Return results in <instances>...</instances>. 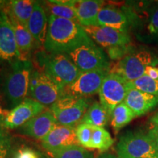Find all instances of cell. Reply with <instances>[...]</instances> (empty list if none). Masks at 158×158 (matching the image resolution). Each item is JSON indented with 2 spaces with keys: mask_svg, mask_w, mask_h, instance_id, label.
<instances>
[{
  "mask_svg": "<svg viewBox=\"0 0 158 158\" xmlns=\"http://www.w3.org/2000/svg\"><path fill=\"white\" fill-rule=\"evenodd\" d=\"M19 57L13 25L5 8L0 10V58L13 62Z\"/></svg>",
  "mask_w": 158,
  "mask_h": 158,
  "instance_id": "4fadbf2b",
  "label": "cell"
},
{
  "mask_svg": "<svg viewBox=\"0 0 158 158\" xmlns=\"http://www.w3.org/2000/svg\"><path fill=\"white\" fill-rule=\"evenodd\" d=\"M104 5L101 0H80L76 1L75 9L78 23L82 27L97 26V19Z\"/></svg>",
  "mask_w": 158,
  "mask_h": 158,
  "instance_id": "d6986e66",
  "label": "cell"
},
{
  "mask_svg": "<svg viewBox=\"0 0 158 158\" xmlns=\"http://www.w3.org/2000/svg\"><path fill=\"white\" fill-rule=\"evenodd\" d=\"M45 106L31 98H26L19 105L9 111L2 121L7 129H15L21 127L29 120L43 113Z\"/></svg>",
  "mask_w": 158,
  "mask_h": 158,
  "instance_id": "8fae6325",
  "label": "cell"
},
{
  "mask_svg": "<svg viewBox=\"0 0 158 158\" xmlns=\"http://www.w3.org/2000/svg\"><path fill=\"white\" fill-rule=\"evenodd\" d=\"M150 122H151L152 124H154L155 125L158 126V111L153 116H152Z\"/></svg>",
  "mask_w": 158,
  "mask_h": 158,
  "instance_id": "836d02e7",
  "label": "cell"
},
{
  "mask_svg": "<svg viewBox=\"0 0 158 158\" xmlns=\"http://www.w3.org/2000/svg\"><path fill=\"white\" fill-rule=\"evenodd\" d=\"M32 70V64L29 60L16 59L12 62L11 70L6 78L5 92L7 100L14 108L28 95Z\"/></svg>",
  "mask_w": 158,
  "mask_h": 158,
  "instance_id": "277c9868",
  "label": "cell"
},
{
  "mask_svg": "<svg viewBox=\"0 0 158 158\" xmlns=\"http://www.w3.org/2000/svg\"><path fill=\"white\" fill-rule=\"evenodd\" d=\"M124 102L137 117L145 115L157 107L158 97L130 88L127 91Z\"/></svg>",
  "mask_w": 158,
  "mask_h": 158,
  "instance_id": "2e32d148",
  "label": "cell"
},
{
  "mask_svg": "<svg viewBox=\"0 0 158 158\" xmlns=\"http://www.w3.org/2000/svg\"><path fill=\"white\" fill-rule=\"evenodd\" d=\"M118 158H121V157H118Z\"/></svg>",
  "mask_w": 158,
  "mask_h": 158,
  "instance_id": "d590c367",
  "label": "cell"
},
{
  "mask_svg": "<svg viewBox=\"0 0 158 158\" xmlns=\"http://www.w3.org/2000/svg\"><path fill=\"white\" fill-rule=\"evenodd\" d=\"M35 3V2L31 0H14L7 4L5 10L8 15L27 27L29 18L34 9Z\"/></svg>",
  "mask_w": 158,
  "mask_h": 158,
  "instance_id": "44dd1931",
  "label": "cell"
},
{
  "mask_svg": "<svg viewBox=\"0 0 158 158\" xmlns=\"http://www.w3.org/2000/svg\"><path fill=\"white\" fill-rule=\"evenodd\" d=\"M147 133L150 136V138L153 140V141L155 142L156 147L158 149V126L152 124Z\"/></svg>",
  "mask_w": 158,
  "mask_h": 158,
  "instance_id": "1f68e13d",
  "label": "cell"
},
{
  "mask_svg": "<svg viewBox=\"0 0 158 158\" xmlns=\"http://www.w3.org/2000/svg\"><path fill=\"white\" fill-rule=\"evenodd\" d=\"M37 62L42 71L62 89L72 84L81 73L66 54H51L41 51L37 54Z\"/></svg>",
  "mask_w": 158,
  "mask_h": 158,
  "instance_id": "7a4b0ae2",
  "label": "cell"
},
{
  "mask_svg": "<svg viewBox=\"0 0 158 158\" xmlns=\"http://www.w3.org/2000/svg\"><path fill=\"white\" fill-rule=\"evenodd\" d=\"M110 70L100 69L81 72L72 84L63 89L62 95L75 98H89L98 93Z\"/></svg>",
  "mask_w": 158,
  "mask_h": 158,
  "instance_id": "9c48e42d",
  "label": "cell"
},
{
  "mask_svg": "<svg viewBox=\"0 0 158 158\" xmlns=\"http://www.w3.org/2000/svg\"><path fill=\"white\" fill-rule=\"evenodd\" d=\"M90 102L89 98H75L62 95L51 106V110L58 124L76 127L89 108Z\"/></svg>",
  "mask_w": 158,
  "mask_h": 158,
  "instance_id": "52a82bcc",
  "label": "cell"
},
{
  "mask_svg": "<svg viewBox=\"0 0 158 158\" xmlns=\"http://www.w3.org/2000/svg\"><path fill=\"white\" fill-rule=\"evenodd\" d=\"M57 124L56 118L51 110H44L22 126L25 135L42 140Z\"/></svg>",
  "mask_w": 158,
  "mask_h": 158,
  "instance_id": "e0dca14e",
  "label": "cell"
},
{
  "mask_svg": "<svg viewBox=\"0 0 158 158\" xmlns=\"http://www.w3.org/2000/svg\"><path fill=\"white\" fill-rule=\"evenodd\" d=\"M117 157L121 158H158V149L148 133L129 131L119 138Z\"/></svg>",
  "mask_w": 158,
  "mask_h": 158,
  "instance_id": "5b68a950",
  "label": "cell"
},
{
  "mask_svg": "<svg viewBox=\"0 0 158 158\" xmlns=\"http://www.w3.org/2000/svg\"><path fill=\"white\" fill-rule=\"evenodd\" d=\"M158 65V55L147 48H135L120 59L110 72L118 74L127 82L135 81L145 75L149 67Z\"/></svg>",
  "mask_w": 158,
  "mask_h": 158,
  "instance_id": "3957f363",
  "label": "cell"
},
{
  "mask_svg": "<svg viewBox=\"0 0 158 158\" xmlns=\"http://www.w3.org/2000/svg\"><path fill=\"white\" fill-rule=\"evenodd\" d=\"M143 32L139 33L138 39L144 43L158 44V5L149 10Z\"/></svg>",
  "mask_w": 158,
  "mask_h": 158,
  "instance_id": "cb8c5ba5",
  "label": "cell"
},
{
  "mask_svg": "<svg viewBox=\"0 0 158 158\" xmlns=\"http://www.w3.org/2000/svg\"><path fill=\"white\" fill-rule=\"evenodd\" d=\"M136 117L124 102L118 105L110 115V124L116 133L125 127Z\"/></svg>",
  "mask_w": 158,
  "mask_h": 158,
  "instance_id": "d4e9b609",
  "label": "cell"
},
{
  "mask_svg": "<svg viewBox=\"0 0 158 158\" xmlns=\"http://www.w3.org/2000/svg\"><path fill=\"white\" fill-rule=\"evenodd\" d=\"M92 130L93 126L84 123H79L76 127V138L79 145L86 149H89Z\"/></svg>",
  "mask_w": 158,
  "mask_h": 158,
  "instance_id": "f1b7e54d",
  "label": "cell"
},
{
  "mask_svg": "<svg viewBox=\"0 0 158 158\" xmlns=\"http://www.w3.org/2000/svg\"><path fill=\"white\" fill-rule=\"evenodd\" d=\"M48 19L40 4L35 2L32 13L27 23V28L34 39L35 44L44 47L48 31Z\"/></svg>",
  "mask_w": 158,
  "mask_h": 158,
  "instance_id": "ac0fdd59",
  "label": "cell"
},
{
  "mask_svg": "<svg viewBox=\"0 0 158 158\" xmlns=\"http://www.w3.org/2000/svg\"><path fill=\"white\" fill-rule=\"evenodd\" d=\"M9 16L12 25H13V30L16 40L18 51H19V59L22 60H28L27 56L30 54L31 49L35 45V40L29 32L27 27H26L23 23H20L19 21L14 18Z\"/></svg>",
  "mask_w": 158,
  "mask_h": 158,
  "instance_id": "ffe728a7",
  "label": "cell"
},
{
  "mask_svg": "<svg viewBox=\"0 0 158 158\" xmlns=\"http://www.w3.org/2000/svg\"><path fill=\"white\" fill-rule=\"evenodd\" d=\"M114 139L104 127H93L89 149L106 152L114 144Z\"/></svg>",
  "mask_w": 158,
  "mask_h": 158,
  "instance_id": "484cf974",
  "label": "cell"
},
{
  "mask_svg": "<svg viewBox=\"0 0 158 158\" xmlns=\"http://www.w3.org/2000/svg\"><path fill=\"white\" fill-rule=\"evenodd\" d=\"M110 119V114L99 102H94L89 106L80 123L89 124L93 127H104Z\"/></svg>",
  "mask_w": 158,
  "mask_h": 158,
  "instance_id": "7402d4cb",
  "label": "cell"
},
{
  "mask_svg": "<svg viewBox=\"0 0 158 158\" xmlns=\"http://www.w3.org/2000/svg\"><path fill=\"white\" fill-rule=\"evenodd\" d=\"M141 17L132 8H118L114 6H103L97 19V26H103L128 33L130 29L142 26Z\"/></svg>",
  "mask_w": 158,
  "mask_h": 158,
  "instance_id": "8992f818",
  "label": "cell"
},
{
  "mask_svg": "<svg viewBox=\"0 0 158 158\" xmlns=\"http://www.w3.org/2000/svg\"><path fill=\"white\" fill-rule=\"evenodd\" d=\"M43 147L50 153L62 148L79 145L76 138V127L57 124L53 130L41 140Z\"/></svg>",
  "mask_w": 158,
  "mask_h": 158,
  "instance_id": "5bb4252c",
  "label": "cell"
},
{
  "mask_svg": "<svg viewBox=\"0 0 158 158\" xmlns=\"http://www.w3.org/2000/svg\"><path fill=\"white\" fill-rule=\"evenodd\" d=\"M128 90L127 81L118 74L110 72L99 90L100 102L111 115L114 108L124 102Z\"/></svg>",
  "mask_w": 158,
  "mask_h": 158,
  "instance_id": "30bf717a",
  "label": "cell"
},
{
  "mask_svg": "<svg viewBox=\"0 0 158 158\" xmlns=\"http://www.w3.org/2000/svg\"><path fill=\"white\" fill-rule=\"evenodd\" d=\"M92 41L78 21L49 15L44 44L46 52L68 54L82 45Z\"/></svg>",
  "mask_w": 158,
  "mask_h": 158,
  "instance_id": "6da1fadb",
  "label": "cell"
},
{
  "mask_svg": "<svg viewBox=\"0 0 158 158\" xmlns=\"http://www.w3.org/2000/svg\"><path fill=\"white\" fill-rule=\"evenodd\" d=\"M53 158H92L93 154L80 145L64 147L51 153Z\"/></svg>",
  "mask_w": 158,
  "mask_h": 158,
  "instance_id": "4316f807",
  "label": "cell"
},
{
  "mask_svg": "<svg viewBox=\"0 0 158 158\" xmlns=\"http://www.w3.org/2000/svg\"><path fill=\"white\" fill-rule=\"evenodd\" d=\"M13 158H42L37 152L29 147L21 148L15 153Z\"/></svg>",
  "mask_w": 158,
  "mask_h": 158,
  "instance_id": "4dcf8cb0",
  "label": "cell"
},
{
  "mask_svg": "<svg viewBox=\"0 0 158 158\" xmlns=\"http://www.w3.org/2000/svg\"><path fill=\"white\" fill-rule=\"evenodd\" d=\"M98 158H118V157L111 153L104 152V153L101 154V155H99Z\"/></svg>",
  "mask_w": 158,
  "mask_h": 158,
  "instance_id": "d6a6232c",
  "label": "cell"
},
{
  "mask_svg": "<svg viewBox=\"0 0 158 158\" xmlns=\"http://www.w3.org/2000/svg\"><path fill=\"white\" fill-rule=\"evenodd\" d=\"M10 149V138L0 128V158H7Z\"/></svg>",
  "mask_w": 158,
  "mask_h": 158,
  "instance_id": "f546056e",
  "label": "cell"
},
{
  "mask_svg": "<svg viewBox=\"0 0 158 158\" xmlns=\"http://www.w3.org/2000/svg\"><path fill=\"white\" fill-rule=\"evenodd\" d=\"M76 1H47L45 2V8L50 15L62 19L78 21L76 11L75 9Z\"/></svg>",
  "mask_w": 158,
  "mask_h": 158,
  "instance_id": "603a6c76",
  "label": "cell"
},
{
  "mask_svg": "<svg viewBox=\"0 0 158 158\" xmlns=\"http://www.w3.org/2000/svg\"><path fill=\"white\" fill-rule=\"evenodd\" d=\"M62 90L60 86L48 75L40 70L39 81L32 89L29 90V95L43 106H52L62 96Z\"/></svg>",
  "mask_w": 158,
  "mask_h": 158,
  "instance_id": "9a60e30c",
  "label": "cell"
},
{
  "mask_svg": "<svg viewBox=\"0 0 158 158\" xmlns=\"http://www.w3.org/2000/svg\"><path fill=\"white\" fill-rule=\"evenodd\" d=\"M86 34L99 46L108 49L131 44V37L128 33L103 26L83 27Z\"/></svg>",
  "mask_w": 158,
  "mask_h": 158,
  "instance_id": "7c38bea8",
  "label": "cell"
},
{
  "mask_svg": "<svg viewBox=\"0 0 158 158\" xmlns=\"http://www.w3.org/2000/svg\"><path fill=\"white\" fill-rule=\"evenodd\" d=\"M68 55L81 72L110 70V64L106 54L94 41L82 45Z\"/></svg>",
  "mask_w": 158,
  "mask_h": 158,
  "instance_id": "ba28073f",
  "label": "cell"
},
{
  "mask_svg": "<svg viewBox=\"0 0 158 158\" xmlns=\"http://www.w3.org/2000/svg\"><path fill=\"white\" fill-rule=\"evenodd\" d=\"M129 89L133 88L158 97V78L153 79L144 75L133 81L128 82Z\"/></svg>",
  "mask_w": 158,
  "mask_h": 158,
  "instance_id": "83f0119b",
  "label": "cell"
},
{
  "mask_svg": "<svg viewBox=\"0 0 158 158\" xmlns=\"http://www.w3.org/2000/svg\"><path fill=\"white\" fill-rule=\"evenodd\" d=\"M5 115L6 114H4V112L2 111V110L1 107H0V122L2 121V119L4 118V117H5Z\"/></svg>",
  "mask_w": 158,
  "mask_h": 158,
  "instance_id": "e575fe53",
  "label": "cell"
}]
</instances>
